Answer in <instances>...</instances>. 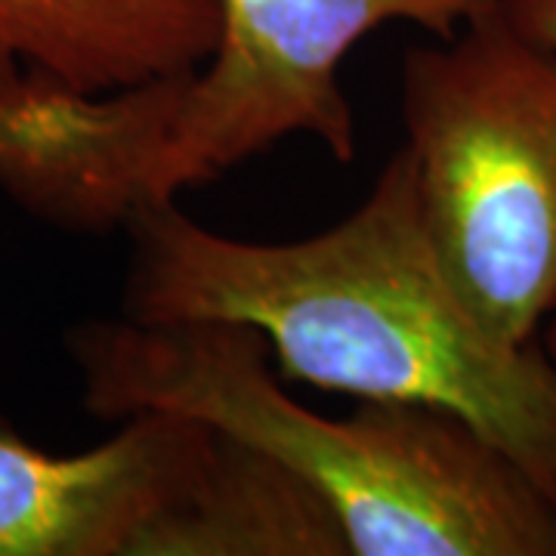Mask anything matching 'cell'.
<instances>
[{
    "instance_id": "obj_1",
    "label": "cell",
    "mask_w": 556,
    "mask_h": 556,
    "mask_svg": "<svg viewBox=\"0 0 556 556\" xmlns=\"http://www.w3.org/2000/svg\"><path fill=\"white\" fill-rule=\"evenodd\" d=\"M124 226L127 318L248 325L278 378L457 415L556 504V365L492 334L460 300L405 146L350 217L309 239H229L177 201H139Z\"/></svg>"
},
{
    "instance_id": "obj_2",
    "label": "cell",
    "mask_w": 556,
    "mask_h": 556,
    "mask_svg": "<svg viewBox=\"0 0 556 556\" xmlns=\"http://www.w3.org/2000/svg\"><path fill=\"white\" fill-rule=\"evenodd\" d=\"M84 408L195 417L303 479L353 556H556V504L467 420L415 402L325 417L291 399L269 343L236 321H87Z\"/></svg>"
},
{
    "instance_id": "obj_3",
    "label": "cell",
    "mask_w": 556,
    "mask_h": 556,
    "mask_svg": "<svg viewBox=\"0 0 556 556\" xmlns=\"http://www.w3.org/2000/svg\"><path fill=\"white\" fill-rule=\"evenodd\" d=\"M405 149L439 263L514 346L556 306V50L485 3L402 60Z\"/></svg>"
},
{
    "instance_id": "obj_4",
    "label": "cell",
    "mask_w": 556,
    "mask_h": 556,
    "mask_svg": "<svg viewBox=\"0 0 556 556\" xmlns=\"http://www.w3.org/2000/svg\"><path fill=\"white\" fill-rule=\"evenodd\" d=\"M0 556H350V541L281 464L146 412L62 457L0 420Z\"/></svg>"
},
{
    "instance_id": "obj_5",
    "label": "cell",
    "mask_w": 556,
    "mask_h": 556,
    "mask_svg": "<svg viewBox=\"0 0 556 556\" xmlns=\"http://www.w3.org/2000/svg\"><path fill=\"white\" fill-rule=\"evenodd\" d=\"M495 0H219L214 60L186 78L177 109L139 177V201H174L288 137L356 155L343 60L371 31L412 22L452 38Z\"/></svg>"
},
{
    "instance_id": "obj_6",
    "label": "cell",
    "mask_w": 556,
    "mask_h": 556,
    "mask_svg": "<svg viewBox=\"0 0 556 556\" xmlns=\"http://www.w3.org/2000/svg\"><path fill=\"white\" fill-rule=\"evenodd\" d=\"M219 38V0H0V105L195 75Z\"/></svg>"
},
{
    "instance_id": "obj_7",
    "label": "cell",
    "mask_w": 556,
    "mask_h": 556,
    "mask_svg": "<svg viewBox=\"0 0 556 556\" xmlns=\"http://www.w3.org/2000/svg\"><path fill=\"white\" fill-rule=\"evenodd\" d=\"M182 78L115 97L40 93L0 105V186L62 226L124 223Z\"/></svg>"
},
{
    "instance_id": "obj_8",
    "label": "cell",
    "mask_w": 556,
    "mask_h": 556,
    "mask_svg": "<svg viewBox=\"0 0 556 556\" xmlns=\"http://www.w3.org/2000/svg\"><path fill=\"white\" fill-rule=\"evenodd\" d=\"M497 7L526 38L556 50V0H497Z\"/></svg>"
},
{
    "instance_id": "obj_9",
    "label": "cell",
    "mask_w": 556,
    "mask_h": 556,
    "mask_svg": "<svg viewBox=\"0 0 556 556\" xmlns=\"http://www.w3.org/2000/svg\"><path fill=\"white\" fill-rule=\"evenodd\" d=\"M547 356H551V362L556 365V306L554 313L547 316V334H544V346H541Z\"/></svg>"
}]
</instances>
